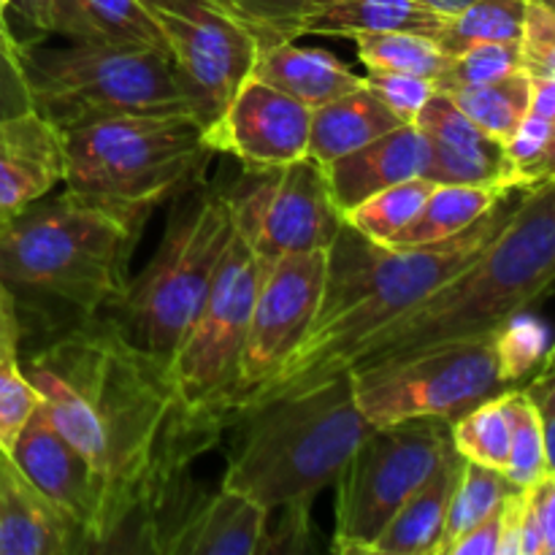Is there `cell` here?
Listing matches in <instances>:
<instances>
[{
	"instance_id": "ee69618b",
	"label": "cell",
	"mask_w": 555,
	"mask_h": 555,
	"mask_svg": "<svg viewBox=\"0 0 555 555\" xmlns=\"http://www.w3.org/2000/svg\"><path fill=\"white\" fill-rule=\"evenodd\" d=\"M9 9L38 33H52L54 0H9Z\"/></svg>"
},
{
	"instance_id": "f35d334b",
	"label": "cell",
	"mask_w": 555,
	"mask_h": 555,
	"mask_svg": "<svg viewBox=\"0 0 555 555\" xmlns=\"http://www.w3.org/2000/svg\"><path fill=\"white\" fill-rule=\"evenodd\" d=\"M520 57L531 76L555 79V0H529Z\"/></svg>"
},
{
	"instance_id": "8992f818",
	"label": "cell",
	"mask_w": 555,
	"mask_h": 555,
	"mask_svg": "<svg viewBox=\"0 0 555 555\" xmlns=\"http://www.w3.org/2000/svg\"><path fill=\"white\" fill-rule=\"evenodd\" d=\"M63 188L155 211L190 193L217 155L195 114H130L63 130Z\"/></svg>"
},
{
	"instance_id": "5bb4252c",
	"label": "cell",
	"mask_w": 555,
	"mask_h": 555,
	"mask_svg": "<svg viewBox=\"0 0 555 555\" xmlns=\"http://www.w3.org/2000/svg\"><path fill=\"white\" fill-rule=\"evenodd\" d=\"M173 65L193 98L206 133L220 122L238 87L253 76L258 43L236 20L204 3L193 11H160Z\"/></svg>"
},
{
	"instance_id": "7dc6e473",
	"label": "cell",
	"mask_w": 555,
	"mask_h": 555,
	"mask_svg": "<svg viewBox=\"0 0 555 555\" xmlns=\"http://www.w3.org/2000/svg\"><path fill=\"white\" fill-rule=\"evenodd\" d=\"M555 177V117L551 125V135H547V144H545V155H542L540 163V177H537V184L545 182V179Z\"/></svg>"
},
{
	"instance_id": "c3c4849f",
	"label": "cell",
	"mask_w": 555,
	"mask_h": 555,
	"mask_svg": "<svg viewBox=\"0 0 555 555\" xmlns=\"http://www.w3.org/2000/svg\"><path fill=\"white\" fill-rule=\"evenodd\" d=\"M542 431H545L547 475H555V412L553 415H542Z\"/></svg>"
},
{
	"instance_id": "44dd1931",
	"label": "cell",
	"mask_w": 555,
	"mask_h": 555,
	"mask_svg": "<svg viewBox=\"0 0 555 555\" xmlns=\"http://www.w3.org/2000/svg\"><path fill=\"white\" fill-rule=\"evenodd\" d=\"M269 507L220 486L215 496L190 502L163 553L255 555L269 534Z\"/></svg>"
},
{
	"instance_id": "e0dca14e",
	"label": "cell",
	"mask_w": 555,
	"mask_h": 555,
	"mask_svg": "<svg viewBox=\"0 0 555 555\" xmlns=\"http://www.w3.org/2000/svg\"><path fill=\"white\" fill-rule=\"evenodd\" d=\"M415 125L431 146L426 179L437 184H493L515 193L502 141L477 128L448 95L434 92Z\"/></svg>"
},
{
	"instance_id": "bcb514c9",
	"label": "cell",
	"mask_w": 555,
	"mask_h": 555,
	"mask_svg": "<svg viewBox=\"0 0 555 555\" xmlns=\"http://www.w3.org/2000/svg\"><path fill=\"white\" fill-rule=\"evenodd\" d=\"M141 3L150 5L155 14H160V11H193L198 5L211 3V0H141Z\"/></svg>"
},
{
	"instance_id": "4fadbf2b",
	"label": "cell",
	"mask_w": 555,
	"mask_h": 555,
	"mask_svg": "<svg viewBox=\"0 0 555 555\" xmlns=\"http://www.w3.org/2000/svg\"><path fill=\"white\" fill-rule=\"evenodd\" d=\"M328 249L280 255L266 266L238 363L236 412L296 352L320 312ZM233 412V415H236Z\"/></svg>"
},
{
	"instance_id": "2e32d148",
	"label": "cell",
	"mask_w": 555,
	"mask_h": 555,
	"mask_svg": "<svg viewBox=\"0 0 555 555\" xmlns=\"http://www.w3.org/2000/svg\"><path fill=\"white\" fill-rule=\"evenodd\" d=\"M11 459L49 502L57 504L81 526L87 547L92 551L98 518H101V491L79 450L54 428L43 401L16 439Z\"/></svg>"
},
{
	"instance_id": "f1b7e54d",
	"label": "cell",
	"mask_w": 555,
	"mask_h": 555,
	"mask_svg": "<svg viewBox=\"0 0 555 555\" xmlns=\"http://www.w3.org/2000/svg\"><path fill=\"white\" fill-rule=\"evenodd\" d=\"M529 0H475L444 22L437 36L448 57L466 52L477 43H520Z\"/></svg>"
},
{
	"instance_id": "9a60e30c",
	"label": "cell",
	"mask_w": 555,
	"mask_h": 555,
	"mask_svg": "<svg viewBox=\"0 0 555 555\" xmlns=\"http://www.w3.org/2000/svg\"><path fill=\"white\" fill-rule=\"evenodd\" d=\"M309 122L312 108L249 76L206 135L215 152L236 157L244 168H276L307 157Z\"/></svg>"
},
{
	"instance_id": "7402d4cb",
	"label": "cell",
	"mask_w": 555,
	"mask_h": 555,
	"mask_svg": "<svg viewBox=\"0 0 555 555\" xmlns=\"http://www.w3.org/2000/svg\"><path fill=\"white\" fill-rule=\"evenodd\" d=\"M52 33L76 43L141 47L171 57L160 20L141 0H54Z\"/></svg>"
},
{
	"instance_id": "74e56055",
	"label": "cell",
	"mask_w": 555,
	"mask_h": 555,
	"mask_svg": "<svg viewBox=\"0 0 555 555\" xmlns=\"http://www.w3.org/2000/svg\"><path fill=\"white\" fill-rule=\"evenodd\" d=\"M363 85L401 119V122H415L417 114L423 112L434 98L437 87L431 79L415 74H399V70H377L366 68Z\"/></svg>"
},
{
	"instance_id": "5b68a950",
	"label": "cell",
	"mask_w": 555,
	"mask_h": 555,
	"mask_svg": "<svg viewBox=\"0 0 555 555\" xmlns=\"http://www.w3.org/2000/svg\"><path fill=\"white\" fill-rule=\"evenodd\" d=\"M222 488L255 499L271 513L312 504L334 486L358 444L374 431L361 412L352 374L233 415Z\"/></svg>"
},
{
	"instance_id": "ab89813d",
	"label": "cell",
	"mask_w": 555,
	"mask_h": 555,
	"mask_svg": "<svg viewBox=\"0 0 555 555\" xmlns=\"http://www.w3.org/2000/svg\"><path fill=\"white\" fill-rule=\"evenodd\" d=\"M33 92L22 63V43L11 36L9 22L0 20V119L33 112Z\"/></svg>"
},
{
	"instance_id": "6da1fadb",
	"label": "cell",
	"mask_w": 555,
	"mask_h": 555,
	"mask_svg": "<svg viewBox=\"0 0 555 555\" xmlns=\"http://www.w3.org/2000/svg\"><path fill=\"white\" fill-rule=\"evenodd\" d=\"M22 369L54 428L79 450L101 491L92 551H163L188 509L190 466L225 428L184 401L166 356L144 350L106 312L54 331Z\"/></svg>"
},
{
	"instance_id": "484cf974",
	"label": "cell",
	"mask_w": 555,
	"mask_h": 555,
	"mask_svg": "<svg viewBox=\"0 0 555 555\" xmlns=\"http://www.w3.org/2000/svg\"><path fill=\"white\" fill-rule=\"evenodd\" d=\"M448 16L437 14L421 0H328L312 20L304 36L358 38L374 33H417L437 38Z\"/></svg>"
},
{
	"instance_id": "ba28073f",
	"label": "cell",
	"mask_w": 555,
	"mask_h": 555,
	"mask_svg": "<svg viewBox=\"0 0 555 555\" xmlns=\"http://www.w3.org/2000/svg\"><path fill=\"white\" fill-rule=\"evenodd\" d=\"M236 242L225 190L179 204L155 255L112 304L114 323L144 350L171 358L198 318L228 249Z\"/></svg>"
},
{
	"instance_id": "8fae6325",
	"label": "cell",
	"mask_w": 555,
	"mask_h": 555,
	"mask_svg": "<svg viewBox=\"0 0 555 555\" xmlns=\"http://www.w3.org/2000/svg\"><path fill=\"white\" fill-rule=\"evenodd\" d=\"M266 266L269 260L236 236L198 318L168 358L184 401L222 428L236 412L238 363Z\"/></svg>"
},
{
	"instance_id": "30bf717a",
	"label": "cell",
	"mask_w": 555,
	"mask_h": 555,
	"mask_svg": "<svg viewBox=\"0 0 555 555\" xmlns=\"http://www.w3.org/2000/svg\"><path fill=\"white\" fill-rule=\"evenodd\" d=\"M450 450V423L439 417L374 426L334 482L336 524L331 551L372 553L390 518L434 475Z\"/></svg>"
},
{
	"instance_id": "d6986e66",
	"label": "cell",
	"mask_w": 555,
	"mask_h": 555,
	"mask_svg": "<svg viewBox=\"0 0 555 555\" xmlns=\"http://www.w3.org/2000/svg\"><path fill=\"white\" fill-rule=\"evenodd\" d=\"M81 526L49 502L14 459L0 453V555L87 553Z\"/></svg>"
},
{
	"instance_id": "1f68e13d",
	"label": "cell",
	"mask_w": 555,
	"mask_h": 555,
	"mask_svg": "<svg viewBox=\"0 0 555 555\" xmlns=\"http://www.w3.org/2000/svg\"><path fill=\"white\" fill-rule=\"evenodd\" d=\"M515 491H518V488L507 480L504 472L488 469V466L472 464V461L464 459V469H461L459 486H455L453 502H450L448 526H444L439 555L448 553V547L453 545L461 534H466L472 526H477L480 520L499 513L502 504L507 502L509 493Z\"/></svg>"
},
{
	"instance_id": "f546056e",
	"label": "cell",
	"mask_w": 555,
	"mask_h": 555,
	"mask_svg": "<svg viewBox=\"0 0 555 555\" xmlns=\"http://www.w3.org/2000/svg\"><path fill=\"white\" fill-rule=\"evenodd\" d=\"M431 179L415 177L406 182L390 184V188L379 190V193L369 195L358 206H352L345 215V222L356 228L361 236L372 238L374 244H385L388 247L406 225L417 217L423 209L426 198L434 190Z\"/></svg>"
},
{
	"instance_id": "7bdbcfd3",
	"label": "cell",
	"mask_w": 555,
	"mask_h": 555,
	"mask_svg": "<svg viewBox=\"0 0 555 555\" xmlns=\"http://www.w3.org/2000/svg\"><path fill=\"white\" fill-rule=\"evenodd\" d=\"M22 350V323L16 298L5 280L0 276V363L9 358H20Z\"/></svg>"
},
{
	"instance_id": "60d3db41",
	"label": "cell",
	"mask_w": 555,
	"mask_h": 555,
	"mask_svg": "<svg viewBox=\"0 0 555 555\" xmlns=\"http://www.w3.org/2000/svg\"><path fill=\"white\" fill-rule=\"evenodd\" d=\"M542 537V555H555V475H545L526 488Z\"/></svg>"
},
{
	"instance_id": "ac0fdd59",
	"label": "cell",
	"mask_w": 555,
	"mask_h": 555,
	"mask_svg": "<svg viewBox=\"0 0 555 555\" xmlns=\"http://www.w3.org/2000/svg\"><path fill=\"white\" fill-rule=\"evenodd\" d=\"M63 130L33 112L0 119V222L63 184Z\"/></svg>"
},
{
	"instance_id": "83f0119b",
	"label": "cell",
	"mask_w": 555,
	"mask_h": 555,
	"mask_svg": "<svg viewBox=\"0 0 555 555\" xmlns=\"http://www.w3.org/2000/svg\"><path fill=\"white\" fill-rule=\"evenodd\" d=\"M442 95H448L477 128L507 144L529 114L531 74L520 68L491 85L461 87V90L442 92Z\"/></svg>"
},
{
	"instance_id": "9c48e42d",
	"label": "cell",
	"mask_w": 555,
	"mask_h": 555,
	"mask_svg": "<svg viewBox=\"0 0 555 555\" xmlns=\"http://www.w3.org/2000/svg\"><path fill=\"white\" fill-rule=\"evenodd\" d=\"M350 374L358 406L372 426L417 417L453 423L518 379L504 352L502 331L410 358L356 366Z\"/></svg>"
},
{
	"instance_id": "7a4b0ae2",
	"label": "cell",
	"mask_w": 555,
	"mask_h": 555,
	"mask_svg": "<svg viewBox=\"0 0 555 555\" xmlns=\"http://www.w3.org/2000/svg\"><path fill=\"white\" fill-rule=\"evenodd\" d=\"M509 211L513 204L504 198L459 236L426 247L374 244L345 222L328 247V274L312 328L285 366L255 390L238 412L301 393L350 372L363 347L379 331L439 291L496 236Z\"/></svg>"
},
{
	"instance_id": "681fc988",
	"label": "cell",
	"mask_w": 555,
	"mask_h": 555,
	"mask_svg": "<svg viewBox=\"0 0 555 555\" xmlns=\"http://www.w3.org/2000/svg\"><path fill=\"white\" fill-rule=\"evenodd\" d=\"M421 3H426L428 9H434L437 14L448 16V20H450V16H455L459 11H464L466 5H472L475 0H421Z\"/></svg>"
},
{
	"instance_id": "603a6c76",
	"label": "cell",
	"mask_w": 555,
	"mask_h": 555,
	"mask_svg": "<svg viewBox=\"0 0 555 555\" xmlns=\"http://www.w3.org/2000/svg\"><path fill=\"white\" fill-rule=\"evenodd\" d=\"M461 469L464 455L453 448L434 475L401 504L369 555H439Z\"/></svg>"
},
{
	"instance_id": "4316f807",
	"label": "cell",
	"mask_w": 555,
	"mask_h": 555,
	"mask_svg": "<svg viewBox=\"0 0 555 555\" xmlns=\"http://www.w3.org/2000/svg\"><path fill=\"white\" fill-rule=\"evenodd\" d=\"M509 195L513 190L493 188V184H434L415 220L388 247H426V244L448 242L482 220Z\"/></svg>"
},
{
	"instance_id": "b9f144b4",
	"label": "cell",
	"mask_w": 555,
	"mask_h": 555,
	"mask_svg": "<svg viewBox=\"0 0 555 555\" xmlns=\"http://www.w3.org/2000/svg\"><path fill=\"white\" fill-rule=\"evenodd\" d=\"M499 547H502V509L472 526L466 534H461L448 547L444 555H499Z\"/></svg>"
},
{
	"instance_id": "277c9868",
	"label": "cell",
	"mask_w": 555,
	"mask_h": 555,
	"mask_svg": "<svg viewBox=\"0 0 555 555\" xmlns=\"http://www.w3.org/2000/svg\"><path fill=\"white\" fill-rule=\"evenodd\" d=\"M555 291V177L524 190L496 236L415 309L379 331L356 366L499 334Z\"/></svg>"
},
{
	"instance_id": "8d00e7d4",
	"label": "cell",
	"mask_w": 555,
	"mask_h": 555,
	"mask_svg": "<svg viewBox=\"0 0 555 555\" xmlns=\"http://www.w3.org/2000/svg\"><path fill=\"white\" fill-rule=\"evenodd\" d=\"M41 401V390L30 383L20 358L0 363V453L11 455L16 439Z\"/></svg>"
},
{
	"instance_id": "d6a6232c",
	"label": "cell",
	"mask_w": 555,
	"mask_h": 555,
	"mask_svg": "<svg viewBox=\"0 0 555 555\" xmlns=\"http://www.w3.org/2000/svg\"><path fill=\"white\" fill-rule=\"evenodd\" d=\"M502 401L509 417V459L504 475L515 488H529L547 475L542 412L524 388H507Z\"/></svg>"
},
{
	"instance_id": "ffe728a7",
	"label": "cell",
	"mask_w": 555,
	"mask_h": 555,
	"mask_svg": "<svg viewBox=\"0 0 555 555\" xmlns=\"http://www.w3.org/2000/svg\"><path fill=\"white\" fill-rule=\"evenodd\" d=\"M428 163H431V146L426 135L415 122H404L323 168L336 206L341 215H347L352 206L390 184L426 177Z\"/></svg>"
},
{
	"instance_id": "d4e9b609",
	"label": "cell",
	"mask_w": 555,
	"mask_h": 555,
	"mask_svg": "<svg viewBox=\"0 0 555 555\" xmlns=\"http://www.w3.org/2000/svg\"><path fill=\"white\" fill-rule=\"evenodd\" d=\"M399 125L404 122L363 85L336 101L312 108L307 155L320 166H328Z\"/></svg>"
},
{
	"instance_id": "3957f363",
	"label": "cell",
	"mask_w": 555,
	"mask_h": 555,
	"mask_svg": "<svg viewBox=\"0 0 555 555\" xmlns=\"http://www.w3.org/2000/svg\"><path fill=\"white\" fill-rule=\"evenodd\" d=\"M150 217L65 188L0 222V276L14 293L20 323H60V314L79 323L112 309Z\"/></svg>"
},
{
	"instance_id": "f6af8a7d",
	"label": "cell",
	"mask_w": 555,
	"mask_h": 555,
	"mask_svg": "<svg viewBox=\"0 0 555 555\" xmlns=\"http://www.w3.org/2000/svg\"><path fill=\"white\" fill-rule=\"evenodd\" d=\"M526 396L537 404L542 415H553L555 412V372L537 374L529 385H526Z\"/></svg>"
},
{
	"instance_id": "836d02e7",
	"label": "cell",
	"mask_w": 555,
	"mask_h": 555,
	"mask_svg": "<svg viewBox=\"0 0 555 555\" xmlns=\"http://www.w3.org/2000/svg\"><path fill=\"white\" fill-rule=\"evenodd\" d=\"M358 60L366 68L399 70V74L426 76L437 81L448 65V54L439 49L437 38L417 36V33H374V36L352 38Z\"/></svg>"
},
{
	"instance_id": "f907efd6",
	"label": "cell",
	"mask_w": 555,
	"mask_h": 555,
	"mask_svg": "<svg viewBox=\"0 0 555 555\" xmlns=\"http://www.w3.org/2000/svg\"><path fill=\"white\" fill-rule=\"evenodd\" d=\"M551 372H555V341L551 345V350H547L545 356H542L540 372H537V374H551Z\"/></svg>"
},
{
	"instance_id": "d590c367",
	"label": "cell",
	"mask_w": 555,
	"mask_h": 555,
	"mask_svg": "<svg viewBox=\"0 0 555 555\" xmlns=\"http://www.w3.org/2000/svg\"><path fill=\"white\" fill-rule=\"evenodd\" d=\"M520 68H524L520 43H477L466 52L453 54L434 87L437 92H450L461 87L491 85Z\"/></svg>"
},
{
	"instance_id": "e575fe53",
	"label": "cell",
	"mask_w": 555,
	"mask_h": 555,
	"mask_svg": "<svg viewBox=\"0 0 555 555\" xmlns=\"http://www.w3.org/2000/svg\"><path fill=\"white\" fill-rule=\"evenodd\" d=\"M450 439L466 461L504 472L509 459V417L502 393L455 417L450 423Z\"/></svg>"
},
{
	"instance_id": "52a82bcc",
	"label": "cell",
	"mask_w": 555,
	"mask_h": 555,
	"mask_svg": "<svg viewBox=\"0 0 555 555\" xmlns=\"http://www.w3.org/2000/svg\"><path fill=\"white\" fill-rule=\"evenodd\" d=\"M33 106L57 130L130 114H195L168 54L141 47L22 43Z\"/></svg>"
},
{
	"instance_id": "7c38bea8",
	"label": "cell",
	"mask_w": 555,
	"mask_h": 555,
	"mask_svg": "<svg viewBox=\"0 0 555 555\" xmlns=\"http://www.w3.org/2000/svg\"><path fill=\"white\" fill-rule=\"evenodd\" d=\"M225 195L236 236L266 260L328 249L345 225L325 168L309 155L276 168H244Z\"/></svg>"
},
{
	"instance_id": "cb8c5ba5",
	"label": "cell",
	"mask_w": 555,
	"mask_h": 555,
	"mask_svg": "<svg viewBox=\"0 0 555 555\" xmlns=\"http://www.w3.org/2000/svg\"><path fill=\"white\" fill-rule=\"evenodd\" d=\"M253 76L309 108L363 87V76L341 63L336 54L318 47H298L296 41L276 43L258 52Z\"/></svg>"
},
{
	"instance_id": "4dcf8cb0",
	"label": "cell",
	"mask_w": 555,
	"mask_h": 555,
	"mask_svg": "<svg viewBox=\"0 0 555 555\" xmlns=\"http://www.w3.org/2000/svg\"><path fill=\"white\" fill-rule=\"evenodd\" d=\"M258 43V52L304 36L307 22L328 0H211Z\"/></svg>"
}]
</instances>
